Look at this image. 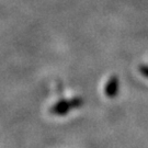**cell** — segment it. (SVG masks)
<instances>
[{
    "label": "cell",
    "mask_w": 148,
    "mask_h": 148,
    "mask_svg": "<svg viewBox=\"0 0 148 148\" xmlns=\"http://www.w3.org/2000/svg\"><path fill=\"white\" fill-rule=\"evenodd\" d=\"M82 103H84V100L81 98H74L70 100H62L52 106L51 112L55 115H65L69 111L81 106Z\"/></svg>",
    "instance_id": "cell-1"
},
{
    "label": "cell",
    "mask_w": 148,
    "mask_h": 148,
    "mask_svg": "<svg viewBox=\"0 0 148 148\" xmlns=\"http://www.w3.org/2000/svg\"><path fill=\"white\" fill-rule=\"evenodd\" d=\"M119 89H120V81L116 76H112L110 79L108 80L104 88V92L106 95L109 98H114L115 95L119 93Z\"/></svg>",
    "instance_id": "cell-2"
},
{
    "label": "cell",
    "mask_w": 148,
    "mask_h": 148,
    "mask_svg": "<svg viewBox=\"0 0 148 148\" xmlns=\"http://www.w3.org/2000/svg\"><path fill=\"white\" fill-rule=\"evenodd\" d=\"M139 70H140V73H142L143 76H145V77H147L148 78V66L143 65V66L139 67Z\"/></svg>",
    "instance_id": "cell-3"
}]
</instances>
